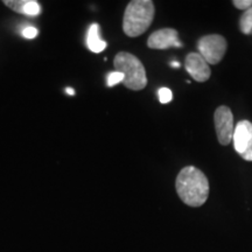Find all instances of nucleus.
I'll return each mask as SVG.
<instances>
[{"instance_id":"11","label":"nucleus","mask_w":252,"mask_h":252,"mask_svg":"<svg viewBox=\"0 0 252 252\" xmlns=\"http://www.w3.org/2000/svg\"><path fill=\"white\" fill-rule=\"evenodd\" d=\"M239 28L247 35L252 33V7L244 11V13L241 15V19H239Z\"/></svg>"},{"instance_id":"10","label":"nucleus","mask_w":252,"mask_h":252,"mask_svg":"<svg viewBox=\"0 0 252 252\" xmlns=\"http://www.w3.org/2000/svg\"><path fill=\"white\" fill-rule=\"evenodd\" d=\"M99 25L98 24H93L88 30L87 34V46L93 53H98L103 52L106 48V42L104 40L100 39L99 36Z\"/></svg>"},{"instance_id":"2","label":"nucleus","mask_w":252,"mask_h":252,"mask_svg":"<svg viewBox=\"0 0 252 252\" xmlns=\"http://www.w3.org/2000/svg\"><path fill=\"white\" fill-rule=\"evenodd\" d=\"M156 7L151 0H133L126 6L123 18V31L127 36L137 37L149 30Z\"/></svg>"},{"instance_id":"6","label":"nucleus","mask_w":252,"mask_h":252,"mask_svg":"<svg viewBox=\"0 0 252 252\" xmlns=\"http://www.w3.org/2000/svg\"><path fill=\"white\" fill-rule=\"evenodd\" d=\"M234 146L239 157L247 161H252V123L241 121L235 126Z\"/></svg>"},{"instance_id":"4","label":"nucleus","mask_w":252,"mask_h":252,"mask_svg":"<svg viewBox=\"0 0 252 252\" xmlns=\"http://www.w3.org/2000/svg\"><path fill=\"white\" fill-rule=\"evenodd\" d=\"M226 40L220 34H210L197 41L198 54L206 60L208 64H217L222 61L226 52Z\"/></svg>"},{"instance_id":"1","label":"nucleus","mask_w":252,"mask_h":252,"mask_svg":"<svg viewBox=\"0 0 252 252\" xmlns=\"http://www.w3.org/2000/svg\"><path fill=\"white\" fill-rule=\"evenodd\" d=\"M176 193L189 207H201L209 196V182L206 174L194 166L182 168L175 181Z\"/></svg>"},{"instance_id":"8","label":"nucleus","mask_w":252,"mask_h":252,"mask_svg":"<svg viewBox=\"0 0 252 252\" xmlns=\"http://www.w3.org/2000/svg\"><path fill=\"white\" fill-rule=\"evenodd\" d=\"M185 67L188 74L196 82H206L212 75L209 64L198 53H190L187 55Z\"/></svg>"},{"instance_id":"14","label":"nucleus","mask_w":252,"mask_h":252,"mask_svg":"<svg viewBox=\"0 0 252 252\" xmlns=\"http://www.w3.org/2000/svg\"><path fill=\"white\" fill-rule=\"evenodd\" d=\"M232 4L236 8L242 9V11H247V9L252 7V0H234Z\"/></svg>"},{"instance_id":"17","label":"nucleus","mask_w":252,"mask_h":252,"mask_svg":"<svg viewBox=\"0 0 252 252\" xmlns=\"http://www.w3.org/2000/svg\"><path fill=\"white\" fill-rule=\"evenodd\" d=\"M171 65H172V67H174V68H179V67H180V63H179V62H172Z\"/></svg>"},{"instance_id":"16","label":"nucleus","mask_w":252,"mask_h":252,"mask_svg":"<svg viewBox=\"0 0 252 252\" xmlns=\"http://www.w3.org/2000/svg\"><path fill=\"white\" fill-rule=\"evenodd\" d=\"M65 93H67L68 94H70V96H74L75 90L72 89V88H65Z\"/></svg>"},{"instance_id":"7","label":"nucleus","mask_w":252,"mask_h":252,"mask_svg":"<svg viewBox=\"0 0 252 252\" xmlns=\"http://www.w3.org/2000/svg\"><path fill=\"white\" fill-rule=\"evenodd\" d=\"M147 46L151 49H167L171 47H182L179 40L178 31L173 28H162L152 33L147 40Z\"/></svg>"},{"instance_id":"13","label":"nucleus","mask_w":252,"mask_h":252,"mask_svg":"<svg viewBox=\"0 0 252 252\" xmlns=\"http://www.w3.org/2000/svg\"><path fill=\"white\" fill-rule=\"evenodd\" d=\"M158 96H159V100H160V103H161V104L169 103L173 98L172 91L169 90L168 88H161V89H159Z\"/></svg>"},{"instance_id":"5","label":"nucleus","mask_w":252,"mask_h":252,"mask_svg":"<svg viewBox=\"0 0 252 252\" xmlns=\"http://www.w3.org/2000/svg\"><path fill=\"white\" fill-rule=\"evenodd\" d=\"M214 123L219 143L226 146L232 141L234 138V115L228 106L220 105L214 113Z\"/></svg>"},{"instance_id":"9","label":"nucleus","mask_w":252,"mask_h":252,"mask_svg":"<svg viewBox=\"0 0 252 252\" xmlns=\"http://www.w3.org/2000/svg\"><path fill=\"white\" fill-rule=\"evenodd\" d=\"M4 5L14 12L25 15L35 17L40 14V4L35 0H4Z\"/></svg>"},{"instance_id":"3","label":"nucleus","mask_w":252,"mask_h":252,"mask_svg":"<svg viewBox=\"0 0 252 252\" xmlns=\"http://www.w3.org/2000/svg\"><path fill=\"white\" fill-rule=\"evenodd\" d=\"M116 71L124 75L123 84L130 90H143L147 84L146 70L140 60L127 52H121L113 60Z\"/></svg>"},{"instance_id":"15","label":"nucleus","mask_w":252,"mask_h":252,"mask_svg":"<svg viewBox=\"0 0 252 252\" xmlns=\"http://www.w3.org/2000/svg\"><path fill=\"white\" fill-rule=\"evenodd\" d=\"M37 34H39V32H37L36 28L32 27V26L24 28V31H23V35L25 37H27V39H34V37L37 36Z\"/></svg>"},{"instance_id":"12","label":"nucleus","mask_w":252,"mask_h":252,"mask_svg":"<svg viewBox=\"0 0 252 252\" xmlns=\"http://www.w3.org/2000/svg\"><path fill=\"white\" fill-rule=\"evenodd\" d=\"M124 81V75L119 71L110 72L108 76V87H113Z\"/></svg>"}]
</instances>
